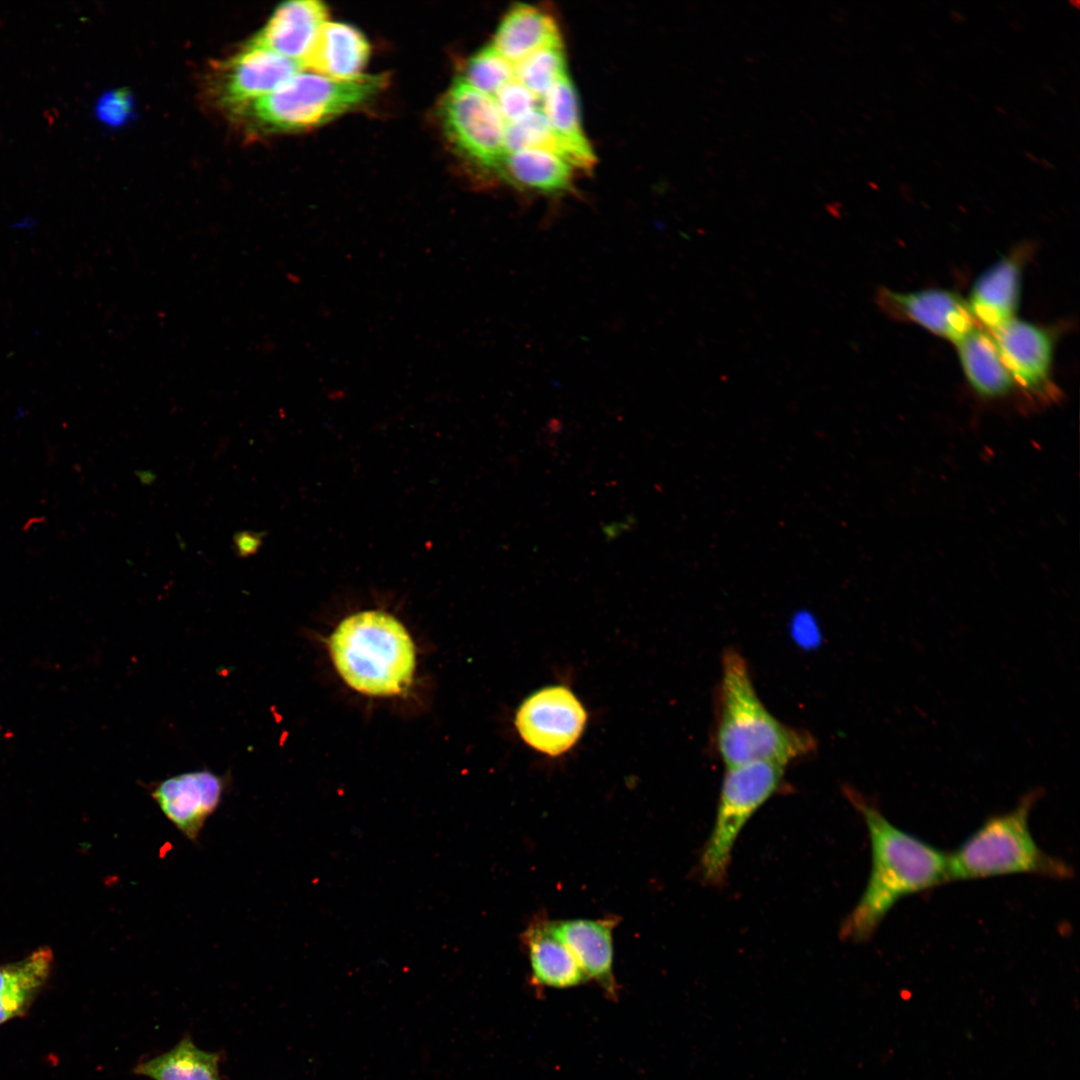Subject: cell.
I'll return each mask as SVG.
<instances>
[{"instance_id":"6da1fadb","label":"cell","mask_w":1080,"mask_h":1080,"mask_svg":"<svg viewBox=\"0 0 1080 1080\" xmlns=\"http://www.w3.org/2000/svg\"><path fill=\"white\" fill-rule=\"evenodd\" d=\"M844 792L866 824L871 870L863 894L841 925L840 936L863 942L902 898L948 881V854L895 826L855 789L846 786Z\"/></svg>"},{"instance_id":"7a4b0ae2","label":"cell","mask_w":1080,"mask_h":1080,"mask_svg":"<svg viewBox=\"0 0 1080 1080\" xmlns=\"http://www.w3.org/2000/svg\"><path fill=\"white\" fill-rule=\"evenodd\" d=\"M721 664L715 745L726 768L756 761L787 765L815 751L816 741L808 731L788 726L768 711L737 650H725Z\"/></svg>"},{"instance_id":"3957f363","label":"cell","mask_w":1080,"mask_h":1080,"mask_svg":"<svg viewBox=\"0 0 1080 1080\" xmlns=\"http://www.w3.org/2000/svg\"><path fill=\"white\" fill-rule=\"evenodd\" d=\"M1043 793L1040 787L1025 793L1013 809L986 819L948 854V881L1012 874L1070 879L1071 866L1043 851L1029 828L1030 813Z\"/></svg>"},{"instance_id":"277c9868","label":"cell","mask_w":1080,"mask_h":1080,"mask_svg":"<svg viewBox=\"0 0 1080 1080\" xmlns=\"http://www.w3.org/2000/svg\"><path fill=\"white\" fill-rule=\"evenodd\" d=\"M335 667L344 681L364 694L389 696L411 682L415 649L405 627L381 611L345 618L329 642Z\"/></svg>"},{"instance_id":"5b68a950","label":"cell","mask_w":1080,"mask_h":1080,"mask_svg":"<svg viewBox=\"0 0 1080 1080\" xmlns=\"http://www.w3.org/2000/svg\"><path fill=\"white\" fill-rule=\"evenodd\" d=\"M387 82L384 75L338 80L300 71L267 95L234 112L253 131H296L321 125L366 102Z\"/></svg>"},{"instance_id":"8992f818","label":"cell","mask_w":1080,"mask_h":1080,"mask_svg":"<svg viewBox=\"0 0 1080 1080\" xmlns=\"http://www.w3.org/2000/svg\"><path fill=\"white\" fill-rule=\"evenodd\" d=\"M786 765L756 761L726 768L716 817L699 862L702 880L721 884L735 842L749 819L780 787Z\"/></svg>"},{"instance_id":"52a82bcc","label":"cell","mask_w":1080,"mask_h":1080,"mask_svg":"<svg viewBox=\"0 0 1080 1080\" xmlns=\"http://www.w3.org/2000/svg\"><path fill=\"white\" fill-rule=\"evenodd\" d=\"M442 119L448 136L465 156L500 171L508 153L507 124L493 97L457 79L444 98Z\"/></svg>"},{"instance_id":"ba28073f","label":"cell","mask_w":1080,"mask_h":1080,"mask_svg":"<svg viewBox=\"0 0 1080 1080\" xmlns=\"http://www.w3.org/2000/svg\"><path fill=\"white\" fill-rule=\"evenodd\" d=\"M302 70L300 62L250 43L216 65L210 90L219 106L234 113Z\"/></svg>"},{"instance_id":"9c48e42d","label":"cell","mask_w":1080,"mask_h":1080,"mask_svg":"<svg viewBox=\"0 0 1080 1080\" xmlns=\"http://www.w3.org/2000/svg\"><path fill=\"white\" fill-rule=\"evenodd\" d=\"M586 719L583 705L570 689L551 686L538 690L522 703L515 725L530 747L557 756L578 741Z\"/></svg>"},{"instance_id":"30bf717a","label":"cell","mask_w":1080,"mask_h":1080,"mask_svg":"<svg viewBox=\"0 0 1080 1080\" xmlns=\"http://www.w3.org/2000/svg\"><path fill=\"white\" fill-rule=\"evenodd\" d=\"M231 776L209 769L176 774L149 786L162 814L187 840L199 838L208 818L217 810Z\"/></svg>"},{"instance_id":"8fae6325","label":"cell","mask_w":1080,"mask_h":1080,"mask_svg":"<svg viewBox=\"0 0 1080 1080\" xmlns=\"http://www.w3.org/2000/svg\"><path fill=\"white\" fill-rule=\"evenodd\" d=\"M990 333L1013 383L1042 401L1054 399L1056 392L1051 382L1053 339L1050 333L1034 323L1017 318Z\"/></svg>"},{"instance_id":"7c38bea8","label":"cell","mask_w":1080,"mask_h":1080,"mask_svg":"<svg viewBox=\"0 0 1080 1080\" xmlns=\"http://www.w3.org/2000/svg\"><path fill=\"white\" fill-rule=\"evenodd\" d=\"M876 303L889 316L915 323L954 344L976 327L966 300L946 289L896 292L880 288Z\"/></svg>"},{"instance_id":"4fadbf2b","label":"cell","mask_w":1080,"mask_h":1080,"mask_svg":"<svg viewBox=\"0 0 1080 1080\" xmlns=\"http://www.w3.org/2000/svg\"><path fill=\"white\" fill-rule=\"evenodd\" d=\"M618 921L616 916L551 921L552 930L571 951L586 977L595 980L612 1000L618 994L612 937Z\"/></svg>"},{"instance_id":"5bb4252c","label":"cell","mask_w":1080,"mask_h":1080,"mask_svg":"<svg viewBox=\"0 0 1080 1080\" xmlns=\"http://www.w3.org/2000/svg\"><path fill=\"white\" fill-rule=\"evenodd\" d=\"M327 17V8L319 1L283 3L250 43L302 64Z\"/></svg>"},{"instance_id":"9a60e30c","label":"cell","mask_w":1080,"mask_h":1080,"mask_svg":"<svg viewBox=\"0 0 1080 1080\" xmlns=\"http://www.w3.org/2000/svg\"><path fill=\"white\" fill-rule=\"evenodd\" d=\"M1021 282L1022 262L1016 255L988 267L974 282L966 301L974 321L992 332L1015 318Z\"/></svg>"},{"instance_id":"2e32d148","label":"cell","mask_w":1080,"mask_h":1080,"mask_svg":"<svg viewBox=\"0 0 1080 1080\" xmlns=\"http://www.w3.org/2000/svg\"><path fill=\"white\" fill-rule=\"evenodd\" d=\"M369 53V44L359 30L345 23L327 21L302 66L325 77L353 79L361 75Z\"/></svg>"},{"instance_id":"e0dca14e","label":"cell","mask_w":1080,"mask_h":1080,"mask_svg":"<svg viewBox=\"0 0 1080 1080\" xmlns=\"http://www.w3.org/2000/svg\"><path fill=\"white\" fill-rule=\"evenodd\" d=\"M528 951L532 978L537 985L570 988L588 978L548 919L534 920L522 934Z\"/></svg>"},{"instance_id":"ac0fdd59","label":"cell","mask_w":1080,"mask_h":1080,"mask_svg":"<svg viewBox=\"0 0 1080 1080\" xmlns=\"http://www.w3.org/2000/svg\"><path fill=\"white\" fill-rule=\"evenodd\" d=\"M554 45H562L555 20L527 4H518L506 14L492 43L514 65L531 53Z\"/></svg>"},{"instance_id":"d6986e66","label":"cell","mask_w":1080,"mask_h":1080,"mask_svg":"<svg viewBox=\"0 0 1080 1080\" xmlns=\"http://www.w3.org/2000/svg\"><path fill=\"white\" fill-rule=\"evenodd\" d=\"M955 345L964 375L977 394L995 399L1012 390L1013 380L990 332L975 327Z\"/></svg>"},{"instance_id":"ffe728a7","label":"cell","mask_w":1080,"mask_h":1080,"mask_svg":"<svg viewBox=\"0 0 1080 1080\" xmlns=\"http://www.w3.org/2000/svg\"><path fill=\"white\" fill-rule=\"evenodd\" d=\"M53 953L42 947L0 967V1024L23 1015L48 979Z\"/></svg>"},{"instance_id":"44dd1931","label":"cell","mask_w":1080,"mask_h":1080,"mask_svg":"<svg viewBox=\"0 0 1080 1080\" xmlns=\"http://www.w3.org/2000/svg\"><path fill=\"white\" fill-rule=\"evenodd\" d=\"M499 172L521 187L556 193L569 188L572 165L548 150L523 149L507 153Z\"/></svg>"},{"instance_id":"7402d4cb","label":"cell","mask_w":1080,"mask_h":1080,"mask_svg":"<svg viewBox=\"0 0 1080 1080\" xmlns=\"http://www.w3.org/2000/svg\"><path fill=\"white\" fill-rule=\"evenodd\" d=\"M221 1055L198 1048L184 1037L171 1050L138 1063L134 1073L153 1080H224Z\"/></svg>"},{"instance_id":"603a6c76","label":"cell","mask_w":1080,"mask_h":1080,"mask_svg":"<svg viewBox=\"0 0 1080 1080\" xmlns=\"http://www.w3.org/2000/svg\"><path fill=\"white\" fill-rule=\"evenodd\" d=\"M541 101V110L553 131L573 151L580 168H590L595 157L582 131L577 95L568 75L555 82Z\"/></svg>"},{"instance_id":"cb8c5ba5","label":"cell","mask_w":1080,"mask_h":1080,"mask_svg":"<svg viewBox=\"0 0 1080 1080\" xmlns=\"http://www.w3.org/2000/svg\"><path fill=\"white\" fill-rule=\"evenodd\" d=\"M506 149L514 152L523 149H543L555 153L572 166L580 167L573 151L553 131L541 109L506 125Z\"/></svg>"},{"instance_id":"d4e9b609","label":"cell","mask_w":1080,"mask_h":1080,"mask_svg":"<svg viewBox=\"0 0 1080 1080\" xmlns=\"http://www.w3.org/2000/svg\"><path fill=\"white\" fill-rule=\"evenodd\" d=\"M515 79L538 100L567 74L562 45L543 47L514 65Z\"/></svg>"},{"instance_id":"484cf974","label":"cell","mask_w":1080,"mask_h":1080,"mask_svg":"<svg viewBox=\"0 0 1080 1080\" xmlns=\"http://www.w3.org/2000/svg\"><path fill=\"white\" fill-rule=\"evenodd\" d=\"M462 79L477 91L493 97L505 84L515 79L514 64L491 45L468 61Z\"/></svg>"},{"instance_id":"4316f807","label":"cell","mask_w":1080,"mask_h":1080,"mask_svg":"<svg viewBox=\"0 0 1080 1080\" xmlns=\"http://www.w3.org/2000/svg\"><path fill=\"white\" fill-rule=\"evenodd\" d=\"M493 99L506 124L515 122L537 109L539 101L516 79L505 84Z\"/></svg>"},{"instance_id":"83f0119b","label":"cell","mask_w":1080,"mask_h":1080,"mask_svg":"<svg viewBox=\"0 0 1080 1080\" xmlns=\"http://www.w3.org/2000/svg\"><path fill=\"white\" fill-rule=\"evenodd\" d=\"M126 101L117 93L107 94L97 105V114L104 122L113 124L126 114Z\"/></svg>"},{"instance_id":"f1b7e54d","label":"cell","mask_w":1080,"mask_h":1080,"mask_svg":"<svg viewBox=\"0 0 1080 1080\" xmlns=\"http://www.w3.org/2000/svg\"><path fill=\"white\" fill-rule=\"evenodd\" d=\"M264 533L255 531H239L233 537V548L241 558L255 555L263 544Z\"/></svg>"}]
</instances>
